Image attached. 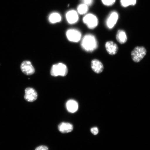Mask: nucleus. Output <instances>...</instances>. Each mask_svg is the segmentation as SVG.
<instances>
[{
  "instance_id": "nucleus-17",
  "label": "nucleus",
  "mask_w": 150,
  "mask_h": 150,
  "mask_svg": "<svg viewBox=\"0 0 150 150\" xmlns=\"http://www.w3.org/2000/svg\"><path fill=\"white\" fill-rule=\"evenodd\" d=\"M137 0H120L121 4L122 6L126 7L129 6L135 5Z\"/></svg>"
},
{
  "instance_id": "nucleus-3",
  "label": "nucleus",
  "mask_w": 150,
  "mask_h": 150,
  "mask_svg": "<svg viewBox=\"0 0 150 150\" xmlns=\"http://www.w3.org/2000/svg\"><path fill=\"white\" fill-rule=\"evenodd\" d=\"M147 50L144 46H137L131 52V58L135 63L139 62L147 54Z\"/></svg>"
},
{
  "instance_id": "nucleus-10",
  "label": "nucleus",
  "mask_w": 150,
  "mask_h": 150,
  "mask_svg": "<svg viewBox=\"0 0 150 150\" xmlns=\"http://www.w3.org/2000/svg\"><path fill=\"white\" fill-rule=\"evenodd\" d=\"M91 66L92 70L97 74H101L104 70V67L103 63L97 59H93L91 61Z\"/></svg>"
},
{
  "instance_id": "nucleus-2",
  "label": "nucleus",
  "mask_w": 150,
  "mask_h": 150,
  "mask_svg": "<svg viewBox=\"0 0 150 150\" xmlns=\"http://www.w3.org/2000/svg\"><path fill=\"white\" fill-rule=\"evenodd\" d=\"M68 69L66 65L62 63H59L52 66L50 74L54 77L65 76L68 74Z\"/></svg>"
},
{
  "instance_id": "nucleus-8",
  "label": "nucleus",
  "mask_w": 150,
  "mask_h": 150,
  "mask_svg": "<svg viewBox=\"0 0 150 150\" xmlns=\"http://www.w3.org/2000/svg\"><path fill=\"white\" fill-rule=\"evenodd\" d=\"M119 18V15L115 11H113L110 13L107 19L106 25L109 29L113 28L117 23Z\"/></svg>"
},
{
  "instance_id": "nucleus-19",
  "label": "nucleus",
  "mask_w": 150,
  "mask_h": 150,
  "mask_svg": "<svg viewBox=\"0 0 150 150\" xmlns=\"http://www.w3.org/2000/svg\"><path fill=\"white\" fill-rule=\"evenodd\" d=\"M82 1L84 4L88 6H91L93 3V0H82Z\"/></svg>"
},
{
  "instance_id": "nucleus-11",
  "label": "nucleus",
  "mask_w": 150,
  "mask_h": 150,
  "mask_svg": "<svg viewBox=\"0 0 150 150\" xmlns=\"http://www.w3.org/2000/svg\"><path fill=\"white\" fill-rule=\"evenodd\" d=\"M67 21L69 24H74L77 22L79 20L78 13L74 10L69 11L66 14Z\"/></svg>"
},
{
  "instance_id": "nucleus-16",
  "label": "nucleus",
  "mask_w": 150,
  "mask_h": 150,
  "mask_svg": "<svg viewBox=\"0 0 150 150\" xmlns=\"http://www.w3.org/2000/svg\"><path fill=\"white\" fill-rule=\"evenodd\" d=\"M77 10L78 13L80 14H85L88 11V6L83 3L82 4L78 6Z\"/></svg>"
},
{
  "instance_id": "nucleus-21",
  "label": "nucleus",
  "mask_w": 150,
  "mask_h": 150,
  "mask_svg": "<svg viewBox=\"0 0 150 150\" xmlns=\"http://www.w3.org/2000/svg\"><path fill=\"white\" fill-rule=\"evenodd\" d=\"M35 150H48V149L46 146H41L37 147Z\"/></svg>"
},
{
  "instance_id": "nucleus-14",
  "label": "nucleus",
  "mask_w": 150,
  "mask_h": 150,
  "mask_svg": "<svg viewBox=\"0 0 150 150\" xmlns=\"http://www.w3.org/2000/svg\"><path fill=\"white\" fill-rule=\"evenodd\" d=\"M67 109L69 112L74 113L77 111L78 108V103L74 100H70L67 101L66 104Z\"/></svg>"
},
{
  "instance_id": "nucleus-13",
  "label": "nucleus",
  "mask_w": 150,
  "mask_h": 150,
  "mask_svg": "<svg viewBox=\"0 0 150 150\" xmlns=\"http://www.w3.org/2000/svg\"><path fill=\"white\" fill-rule=\"evenodd\" d=\"M116 38L117 42L121 44H125L127 40L126 33L122 30H119L117 31Z\"/></svg>"
},
{
  "instance_id": "nucleus-20",
  "label": "nucleus",
  "mask_w": 150,
  "mask_h": 150,
  "mask_svg": "<svg viewBox=\"0 0 150 150\" xmlns=\"http://www.w3.org/2000/svg\"><path fill=\"white\" fill-rule=\"evenodd\" d=\"M91 131L92 133L94 135H97L98 134L99 131L98 129L96 127H94L91 129Z\"/></svg>"
},
{
  "instance_id": "nucleus-4",
  "label": "nucleus",
  "mask_w": 150,
  "mask_h": 150,
  "mask_svg": "<svg viewBox=\"0 0 150 150\" xmlns=\"http://www.w3.org/2000/svg\"><path fill=\"white\" fill-rule=\"evenodd\" d=\"M83 22L90 29H93L97 27L98 23V18L92 14H86L83 19Z\"/></svg>"
},
{
  "instance_id": "nucleus-12",
  "label": "nucleus",
  "mask_w": 150,
  "mask_h": 150,
  "mask_svg": "<svg viewBox=\"0 0 150 150\" xmlns=\"http://www.w3.org/2000/svg\"><path fill=\"white\" fill-rule=\"evenodd\" d=\"M73 125L69 123H62L58 126V129L60 132L63 134L70 132L73 131Z\"/></svg>"
},
{
  "instance_id": "nucleus-5",
  "label": "nucleus",
  "mask_w": 150,
  "mask_h": 150,
  "mask_svg": "<svg viewBox=\"0 0 150 150\" xmlns=\"http://www.w3.org/2000/svg\"><path fill=\"white\" fill-rule=\"evenodd\" d=\"M66 35L69 41L72 42H79L81 38V33L76 29H71L67 32Z\"/></svg>"
},
{
  "instance_id": "nucleus-9",
  "label": "nucleus",
  "mask_w": 150,
  "mask_h": 150,
  "mask_svg": "<svg viewBox=\"0 0 150 150\" xmlns=\"http://www.w3.org/2000/svg\"><path fill=\"white\" fill-rule=\"evenodd\" d=\"M107 52L111 55H114L117 53L119 47L117 45L112 41H108L105 45Z\"/></svg>"
},
{
  "instance_id": "nucleus-15",
  "label": "nucleus",
  "mask_w": 150,
  "mask_h": 150,
  "mask_svg": "<svg viewBox=\"0 0 150 150\" xmlns=\"http://www.w3.org/2000/svg\"><path fill=\"white\" fill-rule=\"evenodd\" d=\"M62 17L61 15L57 12H53L50 15L49 21L50 23L54 24L60 22Z\"/></svg>"
},
{
  "instance_id": "nucleus-18",
  "label": "nucleus",
  "mask_w": 150,
  "mask_h": 150,
  "mask_svg": "<svg viewBox=\"0 0 150 150\" xmlns=\"http://www.w3.org/2000/svg\"><path fill=\"white\" fill-rule=\"evenodd\" d=\"M116 0H102L103 4L107 6H110L113 5Z\"/></svg>"
},
{
  "instance_id": "nucleus-1",
  "label": "nucleus",
  "mask_w": 150,
  "mask_h": 150,
  "mask_svg": "<svg viewBox=\"0 0 150 150\" xmlns=\"http://www.w3.org/2000/svg\"><path fill=\"white\" fill-rule=\"evenodd\" d=\"M81 46L86 51H93L97 47V43L95 37L91 35H85L82 41Z\"/></svg>"
},
{
  "instance_id": "nucleus-7",
  "label": "nucleus",
  "mask_w": 150,
  "mask_h": 150,
  "mask_svg": "<svg viewBox=\"0 0 150 150\" xmlns=\"http://www.w3.org/2000/svg\"><path fill=\"white\" fill-rule=\"evenodd\" d=\"M25 95L24 98L26 101L29 102H33L36 100L38 97L37 91L33 88L28 87L25 90Z\"/></svg>"
},
{
  "instance_id": "nucleus-6",
  "label": "nucleus",
  "mask_w": 150,
  "mask_h": 150,
  "mask_svg": "<svg viewBox=\"0 0 150 150\" xmlns=\"http://www.w3.org/2000/svg\"><path fill=\"white\" fill-rule=\"evenodd\" d=\"M20 68L22 72L27 76L33 75L35 72L34 67L29 61H25L22 62Z\"/></svg>"
}]
</instances>
